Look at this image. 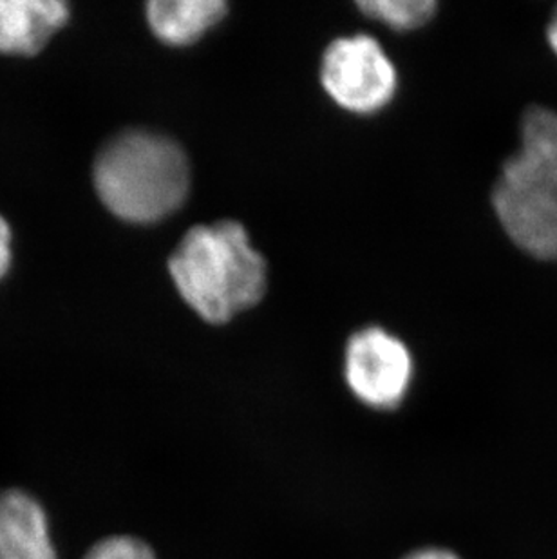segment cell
<instances>
[{"instance_id": "cell-6", "label": "cell", "mask_w": 557, "mask_h": 559, "mask_svg": "<svg viewBox=\"0 0 557 559\" xmlns=\"http://www.w3.org/2000/svg\"><path fill=\"white\" fill-rule=\"evenodd\" d=\"M0 559H57L48 516L27 492H0Z\"/></svg>"}, {"instance_id": "cell-4", "label": "cell", "mask_w": 557, "mask_h": 559, "mask_svg": "<svg viewBox=\"0 0 557 559\" xmlns=\"http://www.w3.org/2000/svg\"><path fill=\"white\" fill-rule=\"evenodd\" d=\"M322 85L347 111H379L393 98L396 71L374 38H339L322 60Z\"/></svg>"}, {"instance_id": "cell-3", "label": "cell", "mask_w": 557, "mask_h": 559, "mask_svg": "<svg viewBox=\"0 0 557 559\" xmlns=\"http://www.w3.org/2000/svg\"><path fill=\"white\" fill-rule=\"evenodd\" d=\"M102 203L120 219L153 223L170 216L189 194V162L178 143L147 131L112 138L95 164Z\"/></svg>"}, {"instance_id": "cell-2", "label": "cell", "mask_w": 557, "mask_h": 559, "mask_svg": "<svg viewBox=\"0 0 557 559\" xmlns=\"http://www.w3.org/2000/svg\"><path fill=\"white\" fill-rule=\"evenodd\" d=\"M168 270L185 302L214 324L258 305L266 292V263L236 222L190 228Z\"/></svg>"}, {"instance_id": "cell-12", "label": "cell", "mask_w": 557, "mask_h": 559, "mask_svg": "<svg viewBox=\"0 0 557 559\" xmlns=\"http://www.w3.org/2000/svg\"><path fill=\"white\" fill-rule=\"evenodd\" d=\"M404 559H462L457 552L442 547H424V549L413 550Z\"/></svg>"}, {"instance_id": "cell-9", "label": "cell", "mask_w": 557, "mask_h": 559, "mask_svg": "<svg viewBox=\"0 0 557 559\" xmlns=\"http://www.w3.org/2000/svg\"><path fill=\"white\" fill-rule=\"evenodd\" d=\"M358 8L368 16L382 21L393 29H416L431 21L437 2L432 0H368Z\"/></svg>"}, {"instance_id": "cell-5", "label": "cell", "mask_w": 557, "mask_h": 559, "mask_svg": "<svg viewBox=\"0 0 557 559\" xmlns=\"http://www.w3.org/2000/svg\"><path fill=\"white\" fill-rule=\"evenodd\" d=\"M344 374L353 395L363 404L393 409L410 391L413 359L402 341L380 328H368L349 338Z\"/></svg>"}, {"instance_id": "cell-8", "label": "cell", "mask_w": 557, "mask_h": 559, "mask_svg": "<svg viewBox=\"0 0 557 559\" xmlns=\"http://www.w3.org/2000/svg\"><path fill=\"white\" fill-rule=\"evenodd\" d=\"M222 0H154L147 5L149 24L170 46L194 43L225 16Z\"/></svg>"}, {"instance_id": "cell-1", "label": "cell", "mask_w": 557, "mask_h": 559, "mask_svg": "<svg viewBox=\"0 0 557 559\" xmlns=\"http://www.w3.org/2000/svg\"><path fill=\"white\" fill-rule=\"evenodd\" d=\"M493 209L507 238L537 261H557V112L531 106L520 147L505 162Z\"/></svg>"}, {"instance_id": "cell-13", "label": "cell", "mask_w": 557, "mask_h": 559, "mask_svg": "<svg viewBox=\"0 0 557 559\" xmlns=\"http://www.w3.org/2000/svg\"><path fill=\"white\" fill-rule=\"evenodd\" d=\"M547 43L548 48L553 49V53L557 57V10L554 11L547 24Z\"/></svg>"}, {"instance_id": "cell-7", "label": "cell", "mask_w": 557, "mask_h": 559, "mask_svg": "<svg viewBox=\"0 0 557 559\" xmlns=\"http://www.w3.org/2000/svg\"><path fill=\"white\" fill-rule=\"evenodd\" d=\"M68 19L58 0H0V51L37 53Z\"/></svg>"}, {"instance_id": "cell-11", "label": "cell", "mask_w": 557, "mask_h": 559, "mask_svg": "<svg viewBox=\"0 0 557 559\" xmlns=\"http://www.w3.org/2000/svg\"><path fill=\"white\" fill-rule=\"evenodd\" d=\"M11 264V230L4 217H0V277H4Z\"/></svg>"}, {"instance_id": "cell-10", "label": "cell", "mask_w": 557, "mask_h": 559, "mask_svg": "<svg viewBox=\"0 0 557 559\" xmlns=\"http://www.w3.org/2000/svg\"><path fill=\"white\" fill-rule=\"evenodd\" d=\"M84 559H156V555L143 539L112 536L91 547Z\"/></svg>"}]
</instances>
